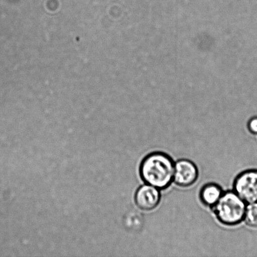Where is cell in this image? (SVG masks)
<instances>
[{
  "mask_svg": "<svg viewBox=\"0 0 257 257\" xmlns=\"http://www.w3.org/2000/svg\"><path fill=\"white\" fill-rule=\"evenodd\" d=\"M175 163L170 155L162 151L149 153L140 164L141 179L161 191L167 190L173 183Z\"/></svg>",
  "mask_w": 257,
  "mask_h": 257,
  "instance_id": "1",
  "label": "cell"
},
{
  "mask_svg": "<svg viewBox=\"0 0 257 257\" xmlns=\"http://www.w3.org/2000/svg\"><path fill=\"white\" fill-rule=\"evenodd\" d=\"M243 221L250 227L257 228V202L247 204Z\"/></svg>",
  "mask_w": 257,
  "mask_h": 257,
  "instance_id": "7",
  "label": "cell"
},
{
  "mask_svg": "<svg viewBox=\"0 0 257 257\" xmlns=\"http://www.w3.org/2000/svg\"><path fill=\"white\" fill-rule=\"evenodd\" d=\"M224 193L222 187L216 183L205 184L201 188L199 198L201 203L211 209L217 203Z\"/></svg>",
  "mask_w": 257,
  "mask_h": 257,
  "instance_id": "6",
  "label": "cell"
},
{
  "mask_svg": "<svg viewBox=\"0 0 257 257\" xmlns=\"http://www.w3.org/2000/svg\"><path fill=\"white\" fill-rule=\"evenodd\" d=\"M247 128L249 132L253 135H257V116L251 117L248 120Z\"/></svg>",
  "mask_w": 257,
  "mask_h": 257,
  "instance_id": "8",
  "label": "cell"
},
{
  "mask_svg": "<svg viewBox=\"0 0 257 257\" xmlns=\"http://www.w3.org/2000/svg\"><path fill=\"white\" fill-rule=\"evenodd\" d=\"M161 190L155 186L144 184L138 188L135 195L136 205L141 210L150 211L155 210L161 201Z\"/></svg>",
  "mask_w": 257,
  "mask_h": 257,
  "instance_id": "5",
  "label": "cell"
},
{
  "mask_svg": "<svg viewBox=\"0 0 257 257\" xmlns=\"http://www.w3.org/2000/svg\"><path fill=\"white\" fill-rule=\"evenodd\" d=\"M233 190L247 204L257 202V169H249L234 179Z\"/></svg>",
  "mask_w": 257,
  "mask_h": 257,
  "instance_id": "3",
  "label": "cell"
},
{
  "mask_svg": "<svg viewBox=\"0 0 257 257\" xmlns=\"http://www.w3.org/2000/svg\"><path fill=\"white\" fill-rule=\"evenodd\" d=\"M199 178L198 166L188 159L175 161L173 183L181 188H188L195 185Z\"/></svg>",
  "mask_w": 257,
  "mask_h": 257,
  "instance_id": "4",
  "label": "cell"
},
{
  "mask_svg": "<svg viewBox=\"0 0 257 257\" xmlns=\"http://www.w3.org/2000/svg\"><path fill=\"white\" fill-rule=\"evenodd\" d=\"M247 203L235 191H224L222 196L211 210L216 218L225 226H234L243 222Z\"/></svg>",
  "mask_w": 257,
  "mask_h": 257,
  "instance_id": "2",
  "label": "cell"
}]
</instances>
